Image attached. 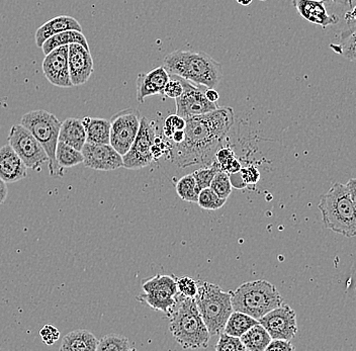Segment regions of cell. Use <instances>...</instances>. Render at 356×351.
Listing matches in <instances>:
<instances>
[{
    "label": "cell",
    "mask_w": 356,
    "mask_h": 351,
    "mask_svg": "<svg viewBox=\"0 0 356 351\" xmlns=\"http://www.w3.org/2000/svg\"><path fill=\"white\" fill-rule=\"evenodd\" d=\"M235 123V113L230 106L186 120L181 143L169 142L166 153L172 163L180 168L202 164L211 165L218 149L224 145L227 135Z\"/></svg>",
    "instance_id": "cell-1"
},
{
    "label": "cell",
    "mask_w": 356,
    "mask_h": 351,
    "mask_svg": "<svg viewBox=\"0 0 356 351\" xmlns=\"http://www.w3.org/2000/svg\"><path fill=\"white\" fill-rule=\"evenodd\" d=\"M356 181L335 183L321 197L319 210L323 223L333 232L353 238L356 235Z\"/></svg>",
    "instance_id": "cell-2"
},
{
    "label": "cell",
    "mask_w": 356,
    "mask_h": 351,
    "mask_svg": "<svg viewBox=\"0 0 356 351\" xmlns=\"http://www.w3.org/2000/svg\"><path fill=\"white\" fill-rule=\"evenodd\" d=\"M163 63V67L169 74L188 80L197 85L215 88L222 80L221 64L204 52L173 51L166 55Z\"/></svg>",
    "instance_id": "cell-3"
},
{
    "label": "cell",
    "mask_w": 356,
    "mask_h": 351,
    "mask_svg": "<svg viewBox=\"0 0 356 351\" xmlns=\"http://www.w3.org/2000/svg\"><path fill=\"white\" fill-rule=\"evenodd\" d=\"M169 330L186 350L208 348L210 333L200 316L195 297L177 295V304L168 315Z\"/></svg>",
    "instance_id": "cell-4"
},
{
    "label": "cell",
    "mask_w": 356,
    "mask_h": 351,
    "mask_svg": "<svg viewBox=\"0 0 356 351\" xmlns=\"http://www.w3.org/2000/svg\"><path fill=\"white\" fill-rule=\"evenodd\" d=\"M230 294L233 310L245 313L257 321L284 303L277 288L264 279L241 284L237 290L231 291Z\"/></svg>",
    "instance_id": "cell-5"
},
{
    "label": "cell",
    "mask_w": 356,
    "mask_h": 351,
    "mask_svg": "<svg viewBox=\"0 0 356 351\" xmlns=\"http://www.w3.org/2000/svg\"><path fill=\"white\" fill-rule=\"evenodd\" d=\"M195 304L210 335H219L233 312L230 292L222 291L217 284L197 281Z\"/></svg>",
    "instance_id": "cell-6"
},
{
    "label": "cell",
    "mask_w": 356,
    "mask_h": 351,
    "mask_svg": "<svg viewBox=\"0 0 356 351\" xmlns=\"http://www.w3.org/2000/svg\"><path fill=\"white\" fill-rule=\"evenodd\" d=\"M21 125L32 133L48 155L49 173L52 177H62L64 168L56 161L55 153L59 138L61 122L53 113L44 110H35L22 115Z\"/></svg>",
    "instance_id": "cell-7"
},
{
    "label": "cell",
    "mask_w": 356,
    "mask_h": 351,
    "mask_svg": "<svg viewBox=\"0 0 356 351\" xmlns=\"http://www.w3.org/2000/svg\"><path fill=\"white\" fill-rule=\"evenodd\" d=\"M143 294L138 295V301L146 304L156 311L170 314L177 304V277L175 275H157L142 284Z\"/></svg>",
    "instance_id": "cell-8"
},
{
    "label": "cell",
    "mask_w": 356,
    "mask_h": 351,
    "mask_svg": "<svg viewBox=\"0 0 356 351\" xmlns=\"http://www.w3.org/2000/svg\"><path fill=\"white\" fill-rule=\"evenodd\" d=\"M157 135V125L146 117H141L140 128L132 146L126 154L122 155V168L138 170L152 163L151 147Z\"/></svg>",
    "instance_id": "cell-9"
},
{
    "label": "cell",
    "mask_w": 356,
    "mask_h": 351,
    "mask_svg": "<svg viewBox=\"0 0 356 351\" xmlns=\"http://www.w3.org/2000/svg\"><path fill=\"white\" fill-rule=\"evenodd\" d=\"M8 145L21 157L26 168L40 170L48 164L49 158L46 151L40 142L33 136L30 131L24 126L13 125L8 135Z\"/></svg>",
    "instance_id": "cell-10"
},
{
    "label": "cell",
    "mask_w": 356,
    "mask_h": 351,
    "mask_svg": "<svg viewBox=\"0 0 356 351\" xmlns=\"http://www.w3.org/2000/svg\"><path fill=\"white\" fill-rule=\"evenodd\" d=\"M141 117V113L135 108H126L111 117L110 144L122 156L132 146L139 131Z\"/></svg>",
    "instance_id": "cell-11"
},
{
    "label": "cell",
    "mask_w": 356,
    "mask_h": 351,
    "mask_svg": "<svg viewBox=\"0 0 356 351\" xmlns=\"http://www.w3.org/2000/svg\"><path fill=\"white\" fill-rule=\"evenodd\" d=\"M181 79L184 91L181 95L175 99L177 115L188 120L189 117L204 115L219 108L216 102H211L204 95V86L191 83L188 80Z\"/></svg>",
    "instance_id": "cell-12"
},
{
    "label": "cell",
    "mask_w": 356,
    "mask_h": 351,
    "mask_svg": "<svg viewBox=\"0 0 356 351\" xmlns=\"http://www.w3.org/2000/svg\"><path fill=\"white\" fill-rule=\"evenodd\" d=\"M271 339H284L291 341L298 333L297 314L286 304L282 303L258 320Z\"/></svg>",
    "instance_id": "cell-13"
},
{
    "label": "cell",
    "mask_w": 356,
    "mask_h": 351,
    "mask_svg": "<svg viewBox=\"0 0 356 351\" xmlns=\"http://www.w3.org/2000/svg\"><path fill=\"white\" fill-rule=\"evenodd\" d=\"M83 164L99 171H113L122 168V156L111 144H92L86 142L81 149Z\"/></svg>",
    "instance_id": "cell-14"
},
{
    "label": "cell",
    "mask_w": 356,
    "mask_h": 351,
    "mask_svg": "<svg viewBox=\"0 0 356 351\" xmlns=\"http://www.w3.org/2000/svg\"><path fill=\"white\" fill-rule=\"evenodd\" d=\"M68 46L58 47L44 55L43 73L46 79L57 88H72L68 64Z\"/></svg>",
    "instance_id": "cell-15"
},
{
    "label": "cell",
    "mask_w": 356,
    "mask_h": 351,
    "mask_svg": "<svg viewBox=\"0 0 356 351\" xmlns=\"http://www.w3.org/2000/svg\"><path fill=\"white\" fill-rule=\"evenodd\" d=\"M68 64L73 86L86 84L95 71L90 50L80 44H70L68 46Z\"/></svg>",
    "instance_id": "cell-16"
},
{
    "label": "cell",
    "mask_w": 356,
    "mask_h": 351,
    "mask_svg": "<svg viewBox=\"0 0 356 351\" xmlns=\"http://www.w3.org/2000/svg\"><path fill=\"white\" fill-rule=\"evenodd\" d=\"M170 79L165 68L156 67L148 73H140L137 82V101L143 104L146 97L163 95L164 88Z\"/></svg>",
    "instance_id": "cell-17"
},
{
    "label": "cell",
    "mask_w": 356,
    "mask_h": 351,
    "mask_svg": "<svg viewBox=\"0 0 356 351\" xmlns=\"http://www.w3.org/2000/svg\"><path fill=\"white\" fill-rule=\"evenodd\" d=\"M300 17L309 23L317 24L323 28L339 23L337 15H329L324 2L320 0H291Z\"/></svg>",
    "instance_id": "cell-18"
},
{
    "label": "cell",
    "mask_w": 356,
    "mask_h": 351,
    "mask_svg": "<svg viewBox=\"0 0 356 351\" xmlns=\"http://www.w3.org/2000/svg\"><path fill=\"white\" fill-rule=\"evenodd\" d=\"M28 168L10 145L0 148V179L13 183L26 179Z\"/></svg>",
    "instance_id": "cell-19"
},
{
    "label": "cell",
    "mask_w": 356,
    "mask_h": 351,
    "mask_svg": "<svg viewBox=\"0 0 356 351\" xmlns=\"http://www.w3.org/2000/svg\"><path fill=\"white\" fill-rule=\"evenodd\" d=\"M66 31L82 32V26L74 17L69 15L56 17L38 28L35 35V45L41 48L49 38Z\"/></svg>",
    "instance_id": "cell-20"
},
{
    "label": "cell",
    "mask_w": 356,
    "mask_h": 351,
    "mask_svg": "<svg viewBox=\"0 0 356 351\" xmlns=\"http://www.w3.org/2000/svg\"><path fill=\"white\" fill-rule=\"evenodd\" d=\"M58 140L76 150L81 151L86 142V129L81 120L76 117L66 119L61 123Z\"/></svg>",
    "instance_id": "cell-21"
},
{
    "label": "cell",
    "mask_w": 356,
    "mask_h": 351,
    "mask_svg": "<svg viewBox=\"0 0 356 351\" xmlns=\"http://www.w3.org/2000/svg\"><path fill=\"white\" fill-rule=\"evenodd\" d=\"M99 344L97 337L86 329L72 331L68 333L59 350L61 351H95Z\"/></svg>",
    "instance_id": "cell-22"
},
{
    "label": "cell",
    "mask_w": 356,
    "mask_h": 351,
    "mask_svg": "<svg viewBox=\"0 0 356 351\" xmlns=\"http://www.w3.org/2000/svg\"><path fill=\"white\" fill-rule=\"evenodd\" d=\"M86 133V142L110 144L111 122L102 117H86L81 120Z\"/></svg>",
    "instance_id": "cell-23"
},
{
    "label": "cell",
    "mask_w": 356,
    "mask_h": 351,
    "mask_svg": "<svg viewBox=\"0 0 356 351\" xmlns=\"http://www.w3.org/2000/svg\"><path fill=\"white\" fill-rule=\"evenodd\" d=\"M70 44H80L89 50L86 35H83V33L78 32V31H66V32L52 35L47 41H44L41 48L44 54L47 55L58 47L70 45Z\"/></svg>",
    "instance_id": "cell-24"
},
{
    "label": "cell",
    "mask_w": 356,
    "mask_h": 351,
    "mask_svg": "<svg viewBox=\"0 0 356 351\" xmlns=\"http://www.w3.org/2000/svg\"><path fill=\"white\" fill-rule=\"evenodd\" d=\"M245 348L248 351H264L271 337L261 324L257 323L240 337Z\"/></svg>",
    "instance_id": "cell-25"
},
{
    "label": "cell",
    "mask_w": 356,
    "mask_h": 351,
    "mask_svg": "<svg viewBox=\"0 0 356 351\" xmlns=\"http://www.w3.org/2000/svg\"><path fill=\"white\" fill-rule=\"evenodd\" d=\"M257 323L258 321L254 318L249 316L245 313L239 312V311L233 310L225 324L222 332L232 335V336L241 337L247 330Z\"/></svg>",
    "instance_id": "cell-26"
},
{
    "label": "cell",
    "mask_w": 356,
    "mask_h": 351,
    "mask_svg": "<svg viewBox=\"0 0 356 351\" xmlns=\"http://www.w3.org/2000/svg\"><path fill=\"white\" fill-rule=\"evenodd\" d=\"M55 157L58 165L62 168H74L83 163V155L81 151L76 150L63 142L58 141Z\"/></svg>",
    "instance_id": "cell-27"
},
{
    "label": "cell",
    "mask_w": 356,
    "mask_h": 351,
    "mask_svg": "<svg viewBox=\"0 0 356 351\" xmlns=\"http://www.w3.org/2000/svg\"><path fill=\"white\" fill-rule=\"evenodd\" d=\"M355 24H349L346 28L341 33V40L337 45H331L334 52L341 55L349 61H355Z\"/></svg>",
    "instance_id": "cell-28"
},
{
    "label": "cell",
    "mask_w": 356,
    "mask_h": 351,
    "mask_svg": "<svg viewBox=\"0 0 356 351\" xmlns=\"http://www.w3.org/2000/svg\"><path fill=\"white\" fill-rule=\"evenodd\" d=\"M177 193L178 197L188 203H197L200 190H197L195 177L191 174L184 175L177 183Z\"/></svg>",
    "instance_id": "cell-29"
},
{
    "label": "cell",
    "mask_w": 356,
    "mask_h": 351,
    "mask_svg": "<svg viewBox=\"0 0 356 351\" xmlns=\"http://www.w3.org/2000/svg\"><path fill=\"white\" fill-rule=\"evenodd\" d=\"M135 348L130 340L120 334H108L102 337L97 344V351H130Z\"/></svg>",
    "instance_id": "cell-30"
},
{
    "label": "cell",
    "mask_w": 356,
    "mask_h": 351,
    "mask_svg": "<svg viewBox=\"0 0 356 351\" xmlns=\"http://www.w3.org/2000/svg\"><path fill=\"white\" fill-rule=\"evenodd\" d=\"M210 188L218 197L228 199L233 190V186L228 173L222 170L217 171L211 182Z\"/></svg>",
    "instance_id": "cell-31"
},
{
    "label": "cell",
    "mask_w": 356,
    "mask_h": 351,
    "mask_svg": "<svg viewBox=\"0 0 356 351\" xmlns=\"http://www.w3.org/2000/svg\"><path fill=\"white\" fill-rule=\"evenodd\" d=\"M226 202L227 199L218 197L211 188H206L199 193L197 204L204 210L216 211L222 208Z\"/></svg>",
    "instance_id": "cell-32"
},
{
    "label": "cell",
    "mask_w": 356,
    "mask_h": 351,
    "mask_svg": "<svg viewBox=\"0 0 356 351\" xmlns=\"http://www.w3.org/2000/svg\"><path fill=\"white\" fill-rule=\"evenodd\" d=\"M221 170L219 164L213 160L211 165L204 166V168H200L193 172V177L197 183V190H202L206 188H210L211 182L213 181L217 171Z\"/></svg>",
    "instance_id": "cell-33"
},
{
    "label": "cell",
    "mask_w": 356,
    "mask_h": 351,
    "mask_svg": "<svg viewBox=\"0 0 356 351\" xmlns=\"http://www.w3.org/2000/svg\"><path fill=\"white\" fill-rule=\"evenodd\" d=\"M220 339L218 340L216 350L218 351H245L244 344L242 343L240 337L232 336L227 333H220Z\"/></svg>",
    "instance_id": "cell-34"
},
{
    "label": "cell",
    "mask_w": 356,
    "mask_h": 351,
    "mask_svg": "<svg viewBox=\"0 0 356 351\" xmlns=\"http://www.w3.org/2000/svg\"><path fill=\"white\" fill-rule=\"evenodd\" d=\"M184 126H186V120L175 113V115H170L166 117L163 128H162V133L165 139L169 140L173 133L184 130Z\"/></svg>",
    "instance_id": "cell-35"
},
{
    "label": "cell",
    "mask_w": 356,
    "mask_h": 351,
    "mask_svg": "<svg viewBox=\"0 0 356 351\" xmlns=\"http://www.w3.org/2000/svg\"><path fill=\"white\" fill-rule=\"evenodd\" d=\"M177 293L186 297H195L197 293V283L189 277H177Z\"/></svg>",
    "instance_id": "cell-36"
},
{
    "label": "cell",
    "mask_w": 356,
    "mask_h": 351,
    "mask_svg": "<svg viewBox=\"0 0 356 351\" xmlns=\"http://www.w3.org/2000/svg\"><path fill=\"white\" fill-rule=\"evenodd\" d=\"M240 179L245 184V186H255L260 179L259 170L253 165L243 166L241 170L238 172Z\"/></svg>",
    "instance_id": "cell-37"
},
{
    "label": "cell",
    "mask_w": 356,
    "mask_h": 351,
    "mask_svg": "<svg viewBox=\"0 0 356 351\" xmlns=\"http://www.w3.org/2000/svg\"><path fill=\"white\" fill-rule=\"evenodd\" d=\"M235 158V151H234L232 148L222 145L221 147L218 149L217 152H216L215 154V159L213 160L219 164L221 170L224 171L225 168L229 165V163Z\"/></svg>",
    "instance_id": "cell-38"
},
{
    "label": "cell",
    "mask_w": 356,
    "mask_h": 351,
    "mask_svg": "<svg viewBox=\"0 0 356 351\" xmlns=\"http://www.w3.org/2000/svg\"><path fill=\"white\" fill-rule=\"evenodd\" d=\"M173 76H175V79H171L170 76L168 82H167L165 88H164L163 95L168 99H175L181 95L184 86H182L180 77L175 76V75H173Z\"/></svg>",
    "instance_id": "cell-39"
},
{
    "label": "cell",
    "mask_w": 356,
    "mask_h": 351,
    "mask_svg": "<svg viewBox=\"0 0 356 351\" xmlns=\"http://www.w3.org/2000/svg\"><path fill=\"white\" fill-rule=\"evenodd\" d=\"M60 335L61 334H60L58 328L54 325H51V324H47L40 331V336H41L44 343L49 346L55 344L60 339Z\"/></svg>",
    "instance_id": "cell-40"
},
{
    "label": "cell",
    "mask_w": 356,
    "mask_h": 351,
    "mask_svg": "<svg viewBox=\"0 0 356 351\" xmlns=\"http://www.w3.org/2000/svg\"><path fill=\"white\" fill-rule=\"evenodd\" d=\"M266 350L291 351L295 350V348H293V344L289 340L271 339Z\"/></svg>",
    "instance_id": "cell-41"
},
{
    "label": "cell",
    "mask_w": 356,
    "mask_h": 351,
    "mask_svg": "<svg viewBox=\"0 0 356 351\" xmlns=\"http://www.w3.org/2000/svg\"><path fill=\"white\" fill-rule=\"evenodd\" d=\"M242 168H243V166H242L241 162H240V160L236 157V158L232 160V161L229 163V165L225 168L224 171L225 172L228 173L229 175L236 174V173H238L241 170Z\"/></svg>",
    "instance_id": "cell-42"
},
{
    "label": "cell",
    "mask_w": 356,
    "mask_h": 351,
    "mask_svg": "<svg viewBox=\"0 0 356 351\" xmlns=\"http://www.w3.org/2000/svg\"><path fill=\"white\" fill-rule=\"evenodd\" d=\"M204 95H206V97L209 101L216 102V104H217V101H219L220 99L219 92H218L215 88H206V90H204Z\"/></svg>",
    "instance_id": "cell-43"
},
{
    "label": "cell",
    "mask_w": 356,
    "mask_h": 351,
    "mask_svg": "<svg viewBox=\"0 0 356 351\" xmlns=\"http://www.w3.org/2000/svg\"><path fill=\"white\" fill-rule=\"evenodd\" d=\"M6 182L2 181L0 179V206L6 201V197H8V186H6Z\"/></svg>",
    "instance_id": "cell-44"
},
{
    "label": "cell",
    "mask_w": 356,
    "mask_h": 351,
    "mask_svg": "<svg viewBox=\"0 0 356 351\" xmlns=\"http://www.w3.org/2000/svg\"><path fill=\"white\" fill-rule=\"evenodd\" d=\"M184 131L179 130V131H177V132L173 133L172 136H171L170 139H169L168 141L172 144L181 143L182 140H184Z\"/></svg>",
    "instance_id": "cell-45"
},
{
    "label": "cell",
    "mask_w": 356,
    "mask_h": 351,
    "mask_svg": "<svg viewBox=\"0 0 356 351\" xmlns=\"http://www.w3.org/2000/svg\"><path fill=\"white\" fill-rule=\"evenodd\" d=\"M320 1L324 2H337V3L347 4L350 8H355V0H320Z\"/></svg>",
    "instance_id": "cell-46"
},
{
    "label": "cell",
    "mask_w": 356,
    "mask_h": 351,
    "mask_svg": "<svg viewBox=\"0 0 356 351\" xmlns=\"http://www.w3.org/2000/svg\"><path fill=\"white\" fill-rule=\"evenodd\" d=\"M253 0H236L238 4L242 6H248L252 3Z\"/></svg>",
    "instance_id": "cell-47"
},
{
    "label": "cell",
    "mask_w": 356,
    "mask_h": 351,
    "mask_svg": "<svg viewBox=\"0 0 356 351\" xmlns=\"http://www.w3.org/2000/svg\"><path fill=\"white\" fill-rule=\"evenodd\" d=\"M258 1H267V0H258Z\"/></svg>",
    "instance_id": "cell-48"
}]
</instances>
